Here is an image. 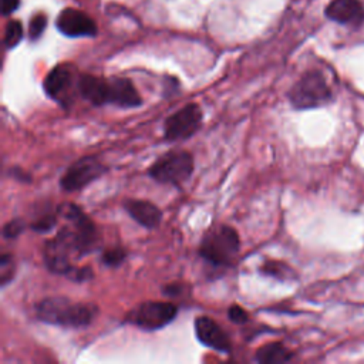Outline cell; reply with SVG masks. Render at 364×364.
<instances>
[{"instance_id":"cell-1","label":"cell","mask_w":364,"mask_h":364,"mask_svg":"<svg viewBox=\"0 0 364 364\" xmlns=\"http://www.w3.org/2000/svg\"><path fill=\"white\" fill-rule=\"evenodd\" d=\"M98 309L90 303H77L67 297H46L36 304L38 320L61 327L80 328L88 326L97 316Z\"/></svg>"},{"instance_id":"cell-2","label":"cell","mask_w":364,"mask_h":364,"mask_svg":"<svg viewBox=\"0 0 364 364\" xmlns=\"http://www.w3.org/2000/svg\"><path fill=\"white\" fill-rule=\"evenodd\" d=\"M240 249L236 230L226 225L210 228L202 237L199 255L213 266H229L235 262Z\"/></svg>"},{"instance_id":"cell-3","label":"cell","mask_w":364,"mask_h":364,"mask_svg":"<svg viewBox=\"0 0 364 364\" xmlns=\"http://www.w3.org/2000/svg\"><path fill=\"white\" fill-rule=\"evenodd\" d=\"M331 98V90L318 71H307L289 91L290 104L297 109L317 108L328 104Z\"/></svg>"},{"instance_id":"cell-4","label":"cell","mask_w":364,"mask_h":364,"mask_svg":"<svg viewBox=\"0 0 364 364\" xmlns=\"http://www.w3.org/2000/svg\"><path fill=\"white\" fill-rule=\"evenodd\" d=\"M193 172V158L186 151H169L161 155L148 169L152 179L159 183L181 185Z\"/></svg>"},{"instance_id":"cell-5","label":"cell","mask_w":364,"mask_h":364,"mask_svg":"<svg viewBox=\"0 0 364 364\" xmlns=\"http://www.w3.org/2000/svg\"><path fill=\"white\" fill-rule=\"evenodd\" d=\"M178 314V307L169 301H144L129 310L125 321L142 330L154 331L168 326Z\"/></svg>"},{"instance_id":"cell-6","label":"cell","mask_w":364,"mask_h":364,"mask_svg":"<svg viewBox=\"0 0 364 364\" xmlns=\"http://www.w3.org/2000/svg\"><path fill=\"white\" fill-rule=\"evenodd\" d=\"M78 77L70 64H58L53 67L43 81L44 92L58 104L67 107L74 97V90L78 92Z\"/></svg>"},{"instance_id":"cell-7","label":"cell","mask_w":364,"mask_h":364,"mask_svg":"<svg viewBox=\"0 0 364 364\" xmlns=\"http://www.w3.org/2000/svg\"><path fill=\"white\" fill-rule=\"evenodd\" d=\"M202 109L198 104L189 102L171 114L164 122V136L166 141H181L191 138L202 124Z\"/></svg>"},{"instance_id":"cell-8","label":"cell","mask_w":364,"mask_h":364,"mask_svg":"<svg viewBox=\"0 0 364 364\" xmlns=\"http://www.w3.org/2000/svg\"><path fill=\"white\" fill-rule=\"evenodd\" d=\"M105 172L107 168L97 158L84 156L73 162L65 169V172L60 178V186L65 192H75L90 185Z\"/></svg>"},{"instance_id":"cell-9","label":"cell","mask_w":364,"mask_h":364,"mask_svg":"<svg viewBox=\"0 0 364 364\" xmlns=\"http://www.w3.org/2000/svg\"><path fill=\"white\" fill-rule=\"evenodd\" d=\"M112 104L121 108H135L142 104V98L132 81L122 77L104 78L102 105Z\"/></svg>"},{"instance_id":"cell-10","label":"cell","mask_w":364,"mask_h":364,"mask_svg":"<svg viewBox=\"0 0 364 364\" xmlns=\"http://www.w3.org/2000/svg\"><path fill=\"white\" fill-rule=\"evenodd\" d=\"M55 27L67 37H92L97 34V24L87 13L77 9H64L57 20Z\"/></svg>"},{"instance_id":"cell-11","label":"cell","mask_w":364,"mask_h":364,"mask_svg":"<svg viewBox=\"0 0 364 364\" xmlns=\"http://www.w3.org/2000/svg\"><path fill=\"white\" fill-rule=\"evenodd\" d=\"M195 334L196 338L206 347L219 351L222 354H229L232 351V343L229 336L223 328L210 317L199 316L195 320Z\"/></svg>"},{"instance_id":"cell-12","label":"cell","mask_w":364,"mask_h":364,"mask_svg":"<svg viewBox=\"0 0 364 364\" xmlns=\"http://www.w3.org/2000/svg\"><path fill=\"white\" fill-rule=\"evenodd\" d=\"M326 16L337 23L357 27L364 21V6L360 0H331L326 7Z\"/></svg>"},{"instance_id":"cell-13","label":"cell","mask_w":364,"mask_h":364,"mask_svg":"<svg viewBox=\"0 0 364 364\" xmlns=\"http://www.w3.org/2000/svg\"><path fill=\"white\" fill-rule=\"evenodd\" d=\"M124 208L128 215L136 220L141 226L154 229L162 220V212L149 200L142 199H127L124 202Z\"/></svg>"},{"instance_id":"cell-14","label":"cell","mask_w":364,"mask_h":364,"mask_svg":"<svg viewBox=\"0 0 364 364\" xmlns=\"http://www.w3.org/2000/svg\"><path fill=\"white\" fill-rule=\"evenodd\" d=\"M293 353L282 343H269L262 346L256 351V361L262 364H277V363H287L293 358Z\"/></svg>"},{"instance_id":"cell-15","label":"cell","mask_w":364,"mask_h":364,"mask_svg":"<svg viewBox=\"0 0 364 364\" xmlns=\"http://www.w3.org/2000/svg\"><path fill=\"white\" fill-rule=\"evenodd\" d=\"M260 272L266 276H272L279 280H289L294 277V272L283 262L279 260H267L260 267Z\"/></svg>"},{"instance_id":"cell-16","label":"cell","mask_w":364,"mask_h":364,"mask_svg":"<svg viewBox=\"0 0 364 364\" xmlns=\"http://www.w3.org/2000/svg\"><path fill=\"white\" fill-rule=\"evenodd\" d=\"M23 38V26L18 20H9L4 30V46L6 48L16 47Z\"/></svg>"},{"instance_id":"cell-17","label":"cell","mask_w":364,"mask_h":364,"mask_svg":"<svg viewBox=\"0 0 364 364\" xmlns=\"http://www.w3.org/2000/svg\"><path fill=\"white\" fill-rule=\"evenodd\" d=\"M16 274V262L11 255L3 253L0 257V284L7 286Z\"/></svg>"},{"instance_id":"cell-18","label":"cell","mask_w":364,"mask_h":364,"mask_svg":"<svg viewBox=\"0 0 364 364\" xmlns=\"http://www.w3.org/2000/svg\"><path fill=\"white\" fill-rule=\"evenodd\" d=\"M125 259H127V252L122 247L107 249L102 252V256H101L102 263L109 267H117V266L122 264Z\"/></svg>"},{"instance_id":"cell-19","label":"cell","mask_w":364,"mask_h":364,"mask_svg":"<svg viewBox=\"0 0 364 364\" xmlns=\"http://www.w3.org/2000/svg\"><path fill=\"white\" fill-rule=\"evenodd\" d=\"M57 210H55V215L54 213H44L41 216H38L31 225L30 228L36 232H40V233H44V232H50L55 223H57Z\"/></svg>"},{"instance_id":"cell-20","label":"cell","mask_w":364,"mask_h":364,"mask_svg":"<svg viewBox=\"0 0 364 364\" xmlns=\"http://www.w3.org/2000/svg\"><path fill=\"white\" fill-rule=\"evenodd\" d=\"M46 26H47V17L44 14L38 13V14L33 16L30 20V24H28L30 40H37L43 34Z\"/></svg>"},{"instance_id":"cell-21","label":"cell","mask_w":364,"mask_h":364,"mask_svg":"<svg viewBox=\"0 0 364 364\" xmlns=\"http://www.w3.org/2000/svg\"><path fill=\"white\" fill-rule=\"evenodd\" d=\"M24 230V222L20 218H14L11 220H9L4 226H3V237L6 239H16L17 236L21 235V232Z\"/></svg>"},{"instance_id":"cell-22","label":"cell","mask_w":364,"mask_h":364,"mask_svg":"<svg viewBox=\"0 0 364 364\" xmlns=\"http://www.w3.org/2000/svg\"><path fill=\"white\" fill-rule=\"evenodd\" d=\"M228 316H229V318H230L233 323H236V324H245V323L249 321V314H247V311H246L243 307L236 306V304H233V306L228 310Z\"/></svg>"},{"instance_id":"cell-23","label":"cell","mask_w":364,"mask_h":364,"mask_svg":"<svg viewBox=\"0 0 364 364\" xmlns=\"http://www.w3.org/2000/svg\"><path fill=\"white\" fill-rule=\"evenodd\" d=\"M20 4V0H1V13L3 16L11 14L14 10H17Z\"/></svg>"},{"instance_id":"cell-24","label":"cell","mask_w":364,"mask_h":364,"mask_svg":"<svg viewBox=\"0 0 364 364\" xmlns=\"http://www.w3.org/2000/svg\"><path fill=\"white\" fill-rule=\"evenodd\" d=\"M181 290H182V287L179 284H175V283L173 284H168L166 287H164V293L166 296H172V297L178 296L181 293Z\"/></svg>"}]
</instances>
